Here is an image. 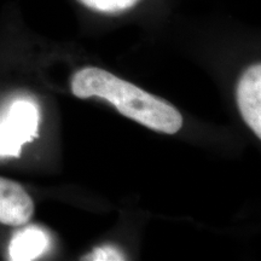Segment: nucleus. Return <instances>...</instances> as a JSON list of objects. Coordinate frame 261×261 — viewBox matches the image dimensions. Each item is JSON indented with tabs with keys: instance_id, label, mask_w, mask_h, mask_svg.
<instances>
[{
	"instance_id": "20e7f679",
	"label": "nucleus",
	"mask_w": 261,
	"mask_h": 261,
	"mask_svg": "<svg viewBox=\"0 0 261 261\" xmlns=\"http://www.w3.org/2000/svg\"><path fill=\"white\" fill-rule=\"evenodd\" d=\"M237 103L243 120L261 138V65L254 64L244 71L237 85Z\"/></svg>"
},
{
	"instance_id": "f03ea898",
	"label": "nucleus",
	"mask_w": 261,
	"mask_h": 261,
	"mask_svg": "<svg viewBox=\"0 0 261 261\" xmlns=\"http://www.w3.org/2000/svg\"><path fill=\"white\" fill-rule=\"evenodd\" d=\"M39 110L34 103L19 99L0 120V156L17 158L22 146L38 136Z\"/></svg>"
},
{
	"instance_id": "39448f33",
	"label": "nucleus",
	"mask_w": 261,
	"mask_h": 261,
	"mask_svg": "<svg viewBox=\"0 0 261 261\" xmlns=\"http://www.w3.org/2000/svg\"><path fill=\"white\" fill-rule=\"evenodd\" d=\"M48 247L46 233L35 226H31L16 233L9 247L10 259L15 261H29L38 259Z\"/></svg>"
},
{
	"instance_id": "423d86ee",
	"label": "nucleus",
	"mask_w": 261,
	"mask_h": 261,
	"mask_svg": "<svg viewBox=\"0 0 261 261\" xmlns=\"http://www.w3.org/2000/svg\"><path fill=\"white\" fill-rule=\"evenodd\" d=\"M85 6L102 14H119L132 9L140 0H80Z\"/></svg>"
},
{
	"instance_id": "0eeeda50",
	"label": "nucleus",
	"mask_w": 261,
	"mask_h": 261,
	"mask_svg": "<svg viewBox=\"0 0 261 261\" xmlns=\"http://www.w3.org/2000/svg\"><path fill=\"white\" fill-rule=\"evenodd\" d=\"M90 257H84L85 260H93V261H106V260H125L123 254L116 249L115 247H99L94 249L92 254L89 255Z\"/></svg>"
},
{
	"instance_id": "7ed1b4c3",
	"label": "nucleus",
	"mask_w": 261,
	"mask_h": 261,
	"mask_svg": "<svg viewBox=\"0 0 261 261\" xmlns=\"http://www.w3.org/2000/svg\"><path fill=\"white\" fill-rule=\"evenodd\" d=\"M34 214V202L22 185L0 177V224L23 226Z\"/></svg>"
},
{
	"instance_id": "f257e3e1",
	"label": "nucleus",
	"mask_w": 261,
	"mask_h": 261,
	"mask_svg": "<svg viewBox=\"0 0 261 261\" xmlns=\"http://www.w3.org/2000/svg\"><path fill=\"white\" fill-rule=\"evenodd\" d=\"M71 92L81 99H106L122 115L156 132L174 135L182 127L177 108L100 68L89 67L75 73Z\"/></svg>"
}]
</instances>
